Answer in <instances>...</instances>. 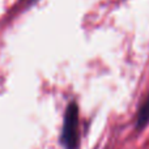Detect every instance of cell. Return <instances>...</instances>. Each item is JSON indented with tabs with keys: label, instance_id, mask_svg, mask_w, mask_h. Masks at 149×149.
<instances>
[{
	"label": "cell",
	"instance_id": "6da1fadb",
	"mask_svg": "<svg viewBox=\"0 0 149 149\" xmlns=\"http://www.w3.org/2000/svg\"><path fill=\"white\" fill-rule=\"evenodd\" d=\"M62 143L65 149H76L79 145V109L74 102H71L65 110Z\"/></svg>",
	"mask_w": 149,
	"mask_h": 149
},
{
	"label": "cell",
	"instance_id": "7a4b0ae2",
	"mask_svg": "<svg viewBox=\"0 0 149 149\" xmlns=\"http://www.w3.org/2000/svg\"><path fill=\"white\" fill-rule=\"evenodd\" d=\"M149 122V95L141 105L137 114V128H143Z\"/></svg>",
	"mask_w": 149,
	"mask_h": 149
}]
</instances>
